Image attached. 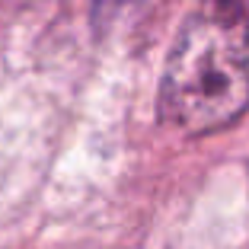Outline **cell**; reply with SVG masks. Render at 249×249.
Returning <instances> with one entry per match:
<instances>
[{"label":"cell","instance_id":"6da1fadb","mask_svg":"<svg viewBox=\"0 0 249 249\" xmlns=\"http://www.w3.org/2000/svg\"><path fill=\"white\" fill-rule=\"evenodd\" d=\"M249 109V0H198L179 29L160 83V115L201 138Z\"/></svg>","mask_w":249,"mask_h":249}]
</instances>
